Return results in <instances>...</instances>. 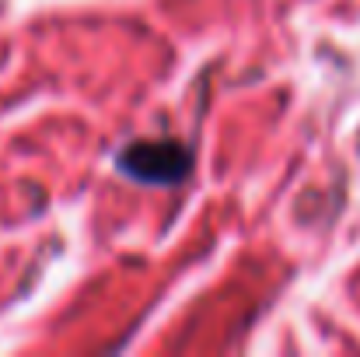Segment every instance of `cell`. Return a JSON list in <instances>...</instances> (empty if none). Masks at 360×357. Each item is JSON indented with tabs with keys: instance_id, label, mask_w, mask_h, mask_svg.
I'll list each match as a JSON object with an SVG mask.
<instances>
[{
	"instance_id": "cell-1",
	"label": "cell",
	"mask_w": 360,
	"mask_h": 357,
	"mask_svg": "<svg viewBox=\"0 0 360 357\" xmlns=\"http://www.w3.org/2000/svg\"><path fill=\"white\" fill-rule=\"evenodd\" d=\"M120 168L136 182L168 186V182H179L189 172V151L182 144H172V140L133 144L120 154Z\"/></svg>"
}]
</instances>
